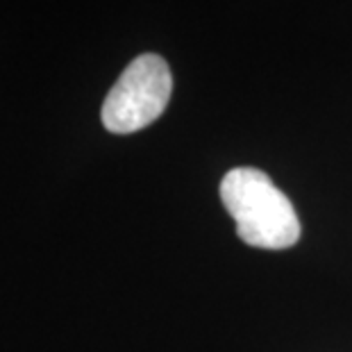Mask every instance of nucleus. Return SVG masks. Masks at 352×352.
<instances>
[{"label":"nucleus","mask_w":352,"mask_h":352,"mask_svg":"<svg viewBox=\"0 0 352 352\" xmlns=\"http://www.w3.org/2000/svg\"><path fill=\"white\" fill-rule=\"evenodd\" d=\"M221 200L236 223V236L261 250H287L300 239L294 202L264 170L232 168L221 182Z\"/></svg>","instance_id":"1"},{"label":"nucleus","mask_w":352,"mask_h":352,"mask_svg":"<svg viewBox=\"0 0 352 352\" xmlns=\"http://www.w3.org/2000/svg\"><path fill=\"white\" fill-rule=\"evenodd\" d=\"M173 76L166 59L153 52L139 55L109 89L100 118L111 134H132L155 123L168 107Z\"/></svg>","instance_id":"2"}]
</instances>
